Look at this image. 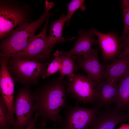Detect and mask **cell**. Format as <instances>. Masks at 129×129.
<instances>
[{
  "label": "cell",
  "mask_w": 129,
  "mask_h": 129,
  "mask_svg": "<svg viewBox=\"0 0 129 129\" xmlns=\"http://www.w3.org/2000/svg\"><path fill=\"white\" fill-rule=\"evenodd\" d=\"M67 81L59 76L46 82L33 92L34 112L41 120L39 126L44 127L52 121L54 127L60 126L63 119L60 113L68 105L66 97Z\"/></svg>",
  "instance_id": "1"
},
{
  "label": "cell",
  "mask_w": 129,
  "mask_h": 129,
  "mask_svg": "<svg viewBox=\"0 0 129 129\" xmlns=\"http://www.w3.org/2000/svg\"><path fill=\"white\" fill-rule=\"evenodd\" d=\"M45 8L42 15L36 21L24 22L19 25L6 38L2 40L0 45V55L11 56L19 54L26 48L36 31L45 20L51 15L50 10L54 4L45 1Z\"/></svg>",
  "instance_id": "2"
},
{
  "label": "cell",
  "mask_w": 129,
  "mask_h": 129,
  "mask_svg": "<svg viewBox=\"0 0 129 129\" xmlns=\"http://www.w3.org/2000/svg\"><path fill=\"white\" fill-rule=\"evenodd\" d=\"M7 56V67L14 80L25 86L37 85L48 66L45 62L17 56Z\"/></svg>",
  "instance_id": "3"
},
{
  "label": "cell",
  "mask_w": 129,
  "mask_h": 129,
  "mask_svg": "<svg viewBox=\"0 0 129 129\" xmlns=\"http://www.w3.org/2000/svg\"><path fill=\"white\" fill-rule=\"evenodd\" d=\"M28 6L15 0L0 1V39L9 36L17 26L31 22Z\"/></svg>",
  "instance_id": "4"
},
{
  "label": "cell",
  "mask_w": 129,
  "mask_h": 129,
  "mask_svg": "<svg viewBox=\"0 0 129 129\" xmlns=\"http://www.w3.org/2000/svg\"><path fill=\"white\" fill-rule=\"evenodd\" d=\"M98 85L87 76L75 74L71 80L67 81L66 93L76 99V103L94 105L97 95Z\"/></svg>",
  "instance_id": "5"
},
{
  "label": "cell",
  "mask_w": 129,
  "mask_h": 129,
  "mask_svg": "<svg viewBox=\"0 0 129 129\" xmlns=\"http://www.w3.org/2000/svg\"><path fill=\"white\" fill-rule=\"evenodd\" d=\"M29 86L20 88L14 101L13 111L16 116L15 129L27 128L33 118L34 101Z\"/></svg>",
  "instance_id": "6"
},
{
  "label": "cell",
  "mask_w": 129,
  "mask_h": 129,
  "mask_svg": "<svg viewBox=\"0 0 129 129\" xmlns=\"http://www.w3.org/2000/svg\"><path fill=\"white\" fill-rule=\"evenodd\" d=\"M64 111L65 117L61 129H88L91 125L99 109L96 107L86 108L77 105L68 106Z\"/></svg>",
  "instance_id": "7"
},
{
  "label": "cell",
  "mask_w": 129,
  "mask_h": 129,
  "mask_svg": "<svg viewBox=\"0 0 129 129\" xmlns=\"http://www.w3.org/2000/svg\"><path fill=\"white\" fill-rule=\"evenodd\" d=\"M49 18L46 20L41 32L34 36L25 50L19 54L11 56H20L41 62L47 61L50 58L52 50L49 46L47 33Z\"/></svg>",
  "instance_id": "8"
},
{
  "label": "cell",
  "mask_w": 129,
  "mask_h": 129,
  "mask_svg": "<svg viewBox=\"0 0 129 129\" xmlns=\"http://www.w3.org/2000/svg\"><path fill=\"white\" fill-rule=\"evenodd\" d=\"M8 57L0 56V92L9 113L10 123L13 127L16 125L13 108L14 102L15 81L7 67Z\"/></svg>",
  "instance_id": "9"
},
{
  "label": "cell",
  "mask_w": 129,
  "mask_h": 129,
  "mask_svg": "<svg viewBox=\"0 0 129 129\" xmlns=\"http://www.w3.org/2000/svg\"><path fill=\"white\" fill-rule=\"evenodd\" d=\"M99 48H96L84 54L75 56L76 64L75 68L82 69L98 85L104 80V67L99 61Z\"/></svg>",
  "instance_id": "10"
},
{
  "label": "cell",
  "mask_w": 129,
  "mask_h": 129,
  "mask_svg": "<svg viewBox=\"0 0 129 129\" xmlns=\"http://www.w3.org/2000/svg\"><path fill=\"white\" fill-rule=\"evenodd\" d=\"M129 121V113L112 106L99 109L95 120L88 129H114L119 123Z\"/></svg>",
  "instance_id": "11"
},
{
  "label": "cell",
  "mask_w": 129,
  "mask_h": 129,
  "mask_svg": "<svg viewBox=\"0 0 129 129\" xmlns=\"http://www.w3.org/2000/svg\"><path fill=\"white\" fill-rule=\"evenodd\" d=\"M91 30L94 35L98 38V43L102 52V56L105 61L114 59L118 55L122 48L121 43L117 34L113 32L103 33L94 28Z\"/></svg>",
  "instance_id": "12"
},
{
  "label": "cell",
  "mask_w": 129,
  "mask_h": 129,
  "mask_svg": "<svg viewBox=\"0 0 129 129\" xmlns=\"http://www.w3.org/2000/svg\"><path fill=\"white\" fill-rule=\"evenodd\" d=\"M104 66V79L118 84L129 71V54L123 58L115 59L110 64Z\"/></svg>",
  "instance_id": "13"
},
{
  "label": "cell",
  "mask_w": 129,
  "mask_h": 129,
  "mask_svg": "<svg viewBox=\"0 0 129 129\" xmlns=\"http://www.w3.org/2000/svg\"><path fill=\"white\" fill-rule=\"evenodd\" d=\"M93 35L91 29L88 31L80 30L78 39L71 49L66 52L63 51L59 52L70 57L85 54L92 49L93 45L98 43V40L93 38Z\"/></svg>",
  "instance_id": "14"
},
{
  "label": "cell",
  "mask_w": 129,
  "mask_h": 129,
  "mask_svg": "<svg viewBox=\"0 0 129 129\" xmlns=\"http://www.w3.org/2000/svg\"><path fill=\"white\" fill-rule=\"evenodd\" d=\"M118 84L103 80L98 85L97 100L94 105L99 109L114 105L116 99Z\"/></svg>",
  "instance_id": "15"
},
{
  "label": "cell",
  "mask_w": 129,
  "mask_h": 129,
  "mask_svg": "<svg viewBox=\"0 0 129 129\" xmlns=\"http://www.w3.org/2000/svg\"><path fill=\"white\" fill-rule=\"evenodd\" d=\"M114 105L117 109L129 113V71L118 84L116 99Z\"/></svg>",
  "instance_id": "16"
},
{
  "label": "cell",
  "mask_w": 129,
  "mask_h": 129,
  "mask_svg": "<svg viewBox=\"0 0 129 129\" xmlns=\"http://www.w3.org/2000/svg\"><path fill=\"white\" fill-rule=\"evenodd\" d=\"M65 22L66 16L62 14L58 19L50 24V33L48 38L49 46L52 50L55 44L68 40H72L75 38L74 37L65 39L63 37V29Z\"/></svg>",
  "instance_id": "17"
},
{
  "label": "cell",
  "mask_w": 129,
  "mask_h": 129,
  "mask_svg": "<svg viewBox=\"0 0 129 129\" xmlns=\"http://www.w3.org/2000/svg\"><path fill=\"white\" fill-rule=\"evenodd\" d=\"M59 53L61 59L59 70L60 76L64 78L66 75L68 76V80H70L73 78L75 74L74 71L75 62V56L70 57Z\"/></svg>",
  "instance_id": "18"
},
{
  "label": "cell",
  "mask_w": 129,
  "mask_h": 129,
  "mask_svg": "<svg viewBox=\"0 0 129 129\" xmlns=\"http://www.w3.org/2000/svg\"><path fill=\"white\" fill-rule=\"evenodd\" d=\"M8 108L1 97H0V129H11Z\"/></svg>",
  "instance_id": "19"
},
{
  "label": "cell",
  "mask_w": 129,
  "mask_h": 129,
  "mask_svg": "<svg viewBox=\"0 0 129 129\" xmlns=\"http://www.w3.org/2000/svg\"><path fill=\"white\" fill-rule=\"evenodd\" d=\"M122 9L124 23L123 34L119 38L121 41L129 34V0H123L121 5Z\"/></svg>",
  "instance_id": "20"
},
{
  "label": "cell",
  "mask_w": 129,
  "mask_h": 129,
  "mask_svg": "<svg viewBox=\"0 0 129 129\" xmlns=\"http://www.w3.org/2000/svg\"><path fill=\"white\" fill-rule=\"evenodd\" d=\"M85 0H73L67 4L68 13L66 16V22L68 26L70 19L74 12L80 9L82 11L86 10V8L84 5Z\"/></svg>",
  "instance_id": "21"
},
{
  "label": "cell",
  "mask_w": 129,
  "mask_h": 129,
  "mask_svg": "<svg viewBox=\"0 0 129 129\" xmlns=\"http://www.w3.org/2000/svg\"><path fill=\"white\" fill-rule=\"evenodd\" d=\"M53 55L54 59L48 66L45 73L42 77L43 79L53 75L59 70L61 59L59 51H56Z\"/></svg>",
  "instance_id": "22"
},
{
  "label": "cell",
  "mask_w": 129,
  "mask_h": 129,
  "mask_svg": "<svg viewBox=\"0 0 129 129\" xmlns=\"http://www.w3.org/2000/svg\"><path fill=\"white\" fill-rule=\"evenodd\" d=\"M38 115L36 113L33 119L29 125L25 129H34L36 125L38 119Z\"/></svg>",
  "instance_id": "23"
},
{
  "label": "cell",
  "mask_w": 129,
  "mask_h": 129,
  "mask_svg": "<svg viewBox=\"0 0 129 129\" xmlns=\"http://www.w3.org/2000/svg\"><path fill=\"white\" fill-rule=\"evenodd\" d=\"M129 54V44L124 48V51L121 53L118 58H123Z\"/></svg>",
  "instance_id": "24"
},
{
  "label": "cell",
  "mask_w": 129,
  "mask_h": 129,
  "mask_svg": "<svg viewBox=\"0 0 129 129\" xmlns=\"http://www.w3.org/2000/svg\"><path fill=\"white\" fill-rule=\"evenodd\" d=\"M123 47L124 48L129 44V34L121 41Z\"/></svg>",
  "instance_id": "25"
},
{
  "label": "cell",
  "mask_w": 129,
  "mask_h": 129,
  "mask_svg": "<svg viewBox=\"0 0 129 129\" xmlns=\"http://www.w3.org/2000/svg\"><path fill=\"white\" fill-rule=\"evenodd\" d=\"M118 129H129V124H124L121 125Z\"/></svg>",
  "instance_id": "26"
},
{
  "label": "cell",
  "mask_w": 129,
  "mask_h": 129,
  "mask_svg": "<svg viewBox=\"0 0 129 129\" xmlns=\"http://www.w3.org/2000/svg\"><path fill=\"white\" fill-rule=\"evenodd\" d=\"M34 129H35V128H34Z\"/></svg>",
  "instance_id": "27"
}]
</instances>
